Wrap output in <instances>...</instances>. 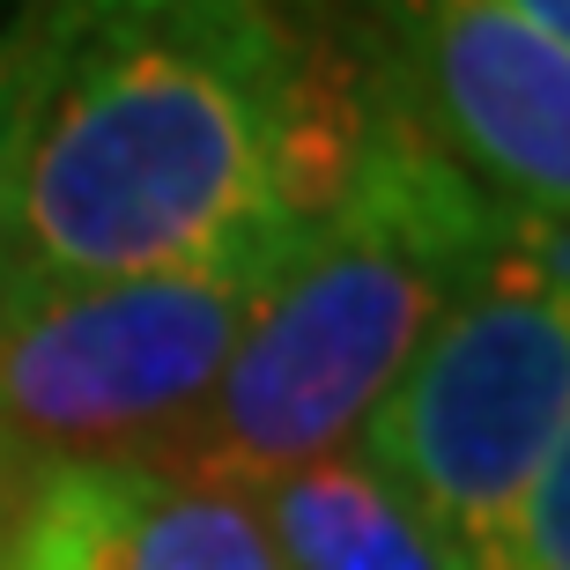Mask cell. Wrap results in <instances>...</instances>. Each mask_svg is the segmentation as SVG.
Wrapping results in <instances>:
<instances>
[{"instance_id": "cell-4", "label": "cell", "mask_w": 570, "mask_h": 570, "mask_svg": "<svg viewBox=\"0 0 570 570\" xmlns=\"http://www.w3.org/2000/svg\"><path fill=\"white\" fill-rule=\"evenodd\" d=\"M282 259L0 275V444L30 474L60 460H164L208 407Z\"/></svg>"}, {"instance_id": "cell-7", "label": "cell", "mask_w": 570, "mask_h": 570, "mask_svg": "<svg viewBox=\"0 0 570 570\" xmlns=\"http://www.w3.org/2000/svg\"><path fill=\"white\" fill-rule=\"evenodd\" d=\"M253 504L289 570H466L452 541L423 511H407L356 452L296 466L253 489Z\"/></svg>"}, {"instance_id": "cell-5", "label": "cell", "mask_w": 570, "mask_h": 570, "mask_svg": "<svg viewBox=\"0 0 570 570\" xmlns=\"http://www.w3.org/2000/svg\"><path fill=\"white\" fill-rule=\"evenodd\" d=\"M371 97L504 215H570V38L511 0H341Z\"/></svg>"}, {"instance_id": "cell-1", "label": "cell", "mask_w": 570, "mask_h": 570, "mask_svg": "<svg viewBox=\"0 0 570 570\" xmlns=\"http://www.w3.org/2000/svg\"><path fill=\"white\" fill-rule=\"evenodd\" d=\"M371 127L341 0H45L0 275L282 259Z\"/></svg>"}, {"instance_id": "cell-9", "label": "cell", "mask_w": 570, "mask_h": 570, "mask_svg": "<svg viewBox=\"0 0 570 570\" xmlns=\"http://www.w3.org/2000/svg\"><path fill=\"white\" fill-rule=\"evenodd\" d=\"M533 30H549V38H570V0H511Z\"/></svg>"}, {"instance_id": "cell-2", "label": "cell", "mask_w": 570, "mask_h": 570, "mask_svg": "<svg viewBox=\"0 0 570 570\" xmlns=\"http://www.w3.org/2000/svg\"><path fill=\"white\" fill-rule=\"evenodd\" d=\"M519 223L527 215H504L379 111L363 156L275 267L208 407L178 430L164 466L253 497L326 452H348L423 334Z\"/></svg>"}, {"instance_id": "cell-10", "label": "cell", "mask_w": 570, "mask_h": 570, "mask_svg": "<svg viewBox=\"0 0 570 570\" xmlns=\"http://www.w3.org/2000/svg\"><path fill=\"white\" fill-rule=\"evenodd\" d=\"M22 482H30V466L0 444V527H8V511H16V497H22Z\"/></svg>"}, {"instance_id": "cell-3", "label": "cell", "mask_w": 570, "mask_h": 570, "mask_svg": "<svg viewBox=\"0 0 570 570\" xmlns=\"http://www.w3.org/2000/svg\"><path fill=\"white\" fill-rule=\"evenodd\" d=\"M407 511L482 570L504 511L570 452V245L563 223H519L423 334L348 444Z\"/></svg>"}, {"instance_id": "cell-6", "label": "cell", "mask_w": 570, "mask_h": 570, "mask_svg": "<svg viewBox=\"0 0 570 570\" xmlns=\"http://www.w3.org/2000/svg\"><path fill=\"white\" fill-rule=\"evenodd\" d=\"M0 570H289L253 497L164 460H60L22 482Z\"/></svg>"}, {"instance_id": "cell-8", "label": "cell", "mask_w": 570, "mask_h": 570, "mask_svg": "<svg viewBox=\"0 0 570 570\" xmlns=\"http://www.w3.org/2000/svg\"><path fill=\"white\" fill-rule=\"evenodd\" d=\"M38 30H45V0H0V267H8V170H16L22 111H30Z\"/></svg>"}]
</instances>
